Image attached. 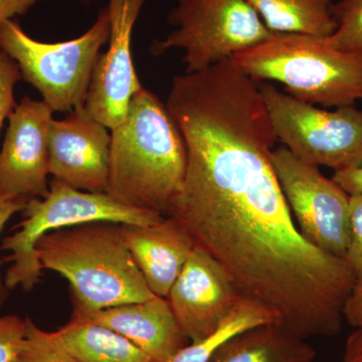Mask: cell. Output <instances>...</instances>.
Listing matches in <instances>:
<instances>
[{"mask_svg": "<svg viewBox=\"0 0 362 362\" xmlns=\"http://www.w3.org/2000/svg\"><path fill=\"white\" fill-rule=\"evenodd\" d=\"M277 141L270 121L252 112L197 124L185 139L187 175L169 216L281 326L305 340L335 337L357 277L298 230L272 165Z\"/></svg>", "mask_w": 362, "mask_h": 362, "instance_id": "1", "label": "cell"}, {"mask_svg": "<svg viewBox=\"0 0 362 362\" xmlns=\"http://www.w3.org/2000/svg\"><path fill=\"white\" fill-rule=\"evenodd\" d=\"M111 131L106 194L124 206L169 216L185 185L187 152L166 105L143 87Z\"/></svg>", "mask_w": 362, "mask_h": 362, "instance_id": "2", "label": "cell"}, {"mask_svg": "<svg viewBox=\"0 0 362 362\" xmlns=\"http://www.w3.org/2000/svg\"><path fill=\"white\" fill-rule=\"evenodd\" d=\"M42 271L71 285L73 313L86 314L156 296L126 245L120 223L95 221L52 230L35 246Z\"/></svg>", "mask_w": 362, "mask_h": 362, "instance_id": "3", "label": "cell"}, {"mask_svg": "<svg viewBox=\"0 0 362 362\" xmlns=\"http://www.w3.org/2000/svg\"><path fill=\"white\" fill-rule=\"evenodd\" d=\"M230 61L255 82L280 83L307 103L338 108L362 100V54L335 49L322 37L275 33Z\"/></svg>", "mask_w": 362, "mask_h": 362, "instance_id": "4", "label": "cell"}, {"mask_svg": "<svg viewBox=\"0 0 362 362\" xmlns=\"http://www.w3.org/2000/svg\"><path fill=\"white\" fill-rule=\"evenodd\" d=\"M21 213L23 220L14 226L11 235L2 240L0 247L1 251L9 252L4 261L11 265L4 277L8 291L20 287L30 292L42 281V269L35 246L47 233L95 221L149 226L165 216L124 206L107 194L76 189L54 178L49 194L30 199Z\"/></svg>", "mask_w": 362, "mask_h": 362, "instance_id": "5", "label": "cell"}, {"mask_svg": "<svg viewBox=\"0 0 362 362\" xmlns=\"http://www.w3.org/2000/svg\"><path fill=\"white\" fill-rule=\"evenodd\" d=\"M110 16L104 7L94 25L77 39L37 42L18 21L0 23V49L20 66L23 80L39 90L54 112L71 113L84 106L93 71L110 37Z\"/></svg>", "mask_w": 362, "mask_h": 362, "instance_id": "6", "label": "cell"}, {"mask_svg": "<svg viewBox=\"0 0 362 362\" xmlns=\"http://www.w3.org/2000/svg\"><path fill=\"white\" fill-rule=\"evenodd\" d=\"M173 30L151 47L153 56L183 52L185 74L206 70L273 37L247 0H176Z\"/></svg>", "mask_w": 362, "mask_h": 362, "instance_id": "7", "label": "cell"}, {"mask_svg": "<svg viewBox=\"0 0 362 362\" xmlns=\"http://www.w3.org/2000/svg\"><path fill=\"white\" fill-rule=\"evenodd\" d=\"M278 141L294 156L334 171L362 165V110L317 108L269 83L259 86Z\"/></svg>", "mask_w": 362, "mask_h": 362, "instance_id": "8", "label": "cell"}, {"mask_svg": "<svg viewBox=\"0 0 362 362\" xmlns=\"http://www.w3.org/2000/svg\"><path fill=\"white\" fill-rule=\"evenodd\" d=\"M272 165L298 230L310 244L344 259L349 244L350 195L319 166L285 146L274 149Z\"/></svg>", "mask_w": 362, "mask_h": 362, "instance_id": "9", "label": "cell"}, {"mask_svg": "<svg viewBox=\"0 0 362 362\" xmlns=\"http://www.w3.org/2000/svg\"><path fill=\"white\" fill-rule=\"evenodd\" d=\"M166 299L183 334L197 342L220 329L247 298L221 264L195 246Z\"/></svg>", "mask_w": 362, "mask_h": 362, "instance_id": "10", "label": "cell"}, {"mask_svg": "<svg viewBox=\"0 0 362 362\" xmlns=\"http://www.w3.org/2000/svg\"><path fill=\"white\" fill-rule=\"evenodd\" d=\"M146 0H109V47L100 52L93 71L85 108L93 118L114 129L127 116L131 101L142 89L131 52L133 28Z\"/></svg>", "mask_w": 362, "mask_h": 362, "instance_id": "11", "label": "cell"}, {"mask_svg": "<svg viewBox=\"0 0 362 362\" xmlns=\"http://www.w3.org/2000/svg\"><path fill=\"white\" fill-rule=\"evenodd\" d=\"M51 107L23 97L9 116L0 150V199H35L49 192Z\"/></svg>", "mask_w": 362, "mask_h": 362, "instance_id": "12", "label": "cell"}, {"mask_svg": "<svg viewBox=\"0 0 362 362\" xmlns=\"http://www.w3.org/2000/svg\"><path fill=\"white\" fill-rule=\"evenodd\" d=\"M108 128L78 107L61 120L52 119L49 132V171L69 187L106 194L110 169Z\"/></svg>", "mask_w": 362, "mask_h": 362, "instance_id": "13", "label": "cell"}, {"mask_svg": "<svg viewBox=\"0 0 362 362\" xmlns=\"http://www.w3.org/2000/svg\"><path fill=\"white\" fill-rule=\"evenodd\" d=\"M73 316L115 331L154 362H168L189 344L166 298L154 296L146 301L121 304L86 314L73 313Z\"/></svg>", "mask_w": 362, "mask_h": 362, "instance_id": "14", "label": "cell"}, {"mask_svg": "<svg viewBox=\"0 0 362 362\" xmlns=\"http://www.w3.org/2000/svg\"><path fill=\"white\" fill-rule=\"evenodd\" d=\"M121 230L150 291L168 297L195 247L187 226L165 216L154 225H121Z\"/></svg>", "mask_w": 362, "mask_h": 362, "instance_id": "15", "label": "cell"}, {"mask_svg": "<svg viewBox=\"0 0 362 362\" xmlns=\"http://www.w3.org/2000/svg\"><path fill=\"white\" fill-rule=\"evenodd\" d=\"M311 344L277 323L259 324L233 335L209 362H313Z\"/></svg>", "mask_w": 362, "mask_h": 362, "instance_id": "16", "label": "cell"}, {"mask_svg": "<svg viewBox=\"0 0 362 362\" xmlns=\"http://www.w3.org/2000/svg\"><path fill=\"white\" fill-rule=\"evenodd\" d=\"M57 333L81 362H154L127 338L82 317L71 315Z\"/></svg>", "mask_w": 362, "mask_h": 362, "instance_id": "17", "label": "cell"}, {"mask_svg": "<svg viewBox=\"0 0 362 362\" xmlns=\"http://www.w3.org/2000/svg\"><path fill=\"white\" fill-rule=\"evenodd\" d=\"M268 30L273 33H293L329 37L337 30L333 0H247Z\"/></svg>", "mask_w": 362, "mask_h": 362, "instance_id": "18", "label": "cell"}, {"mask_svg": "<svg viewBox=\"0 0 362 362\" xmlns=\"http://www.w3.org/2000/svg\"><path fill=\"white\" fill-rule=\"evenodd\" d=\"M267 323H277V321L270 312L251 300L245 299L220 329L211 337L187 344L168 362H209L216 349L228 338L252 326Z\"/></svg>", "mask_w": 362, "mask_h": 362, "instance_id": "19", "label": "cell"}, {"mask_svg": "<svg viewBox=\"0 0 362 362\" xmlns=\"http://www.w3.org/2000/svg\"><path fill=\"white\" fill-rule=\"evenodd\" d=\"M25 337L18 362H81L58 333L47 332L26 317Z\"/></svg>", "mask_w": 362, "mask_h": 362, "instance_id": "20", "label": "cell"}, {"mask_svg": "<svg viewBox=\"0 0 362 362\" xmlns=\"http://www.w3.org/2000/svg\"><path fill=\"white\" fill-rule=\"evenodd\" d=\"M337 30L326 42L341 51L362 54V0H333Z\"/></svg>", "mask_w": 362, "mask_h": 362, "instance_id": "21", "label": "cell"}, {"mask_svg": "<svg viewBox=\"0 0 362 362\" xmlns=\"http://www.w3.org/2000/svg\"><path fill=\"white\" fill-rule=\"evenodd\" d=\"M349 195V244L344 259L358 278L362 276V194Z\"/></svg>", "mask_w": 362, "mask_h": 362, "instance_id": "22", "label": "cell"}, {"mask_svg": "<svg viewBox=\"0 0 362 362\" xmlns=\"http://www.w3.org/2000/svg\"><path fill=\"white\" fill-rule=\"evenodd\" d=\"M21 80L23 76L18 63L0 49V133L4 121L18 106L14 100V87Z\"/></svg>", "mask_w": 362, "mask_h": 362, "instance_id": "23", "label": "cell"}, {"mask_svg": "<svg viewBox=\"0 0 362 362\" xmlns=\"http://www.w3.org/2000/svg\"><path fill=\"white\" fill-rule=\"evenodd\" d=\"M25 330V318L16 314L0 316V362H18Z\"/></svg>", "mask_w": 362, "mask_h": 362, "instance_id": "24", "label": "cell"}, {"mask_svg": "<svg viewBox=\"0 0 362 362\" xmlns=\"http://www.w3.org/2000/svg\"><path fill=\"white\" fill-rule=\"evenodd\" d=\"M28 202V199H0V233L4 230L7 221L11 220L14 214L23 211ZM0 267H1V263H0ZM8 297L9 291L4 284V279L2 277L1 270H0V307L6 304Z\"/></svg>", "mask_w": 362, "mask_h": 362, "instance_id": "25", "label": "cell"}, {"mask_svg": "<svg viewBox=\"0 0 362 362\" xmlns=\"http://www.w3.org/2000/svg\"><path fill=\"white\" fill-rule=\"evenodd\" d=\"M343 318L354 328L362 326V276L356 279L343 307Z\"/></svg>", "mask_w": 362, "mask_h": 362, "instance_id": "26", "label": "cell"}, {"mask_svg": "<svg viewBox=\"0 0 362 362\" xmlns=\"http://www.w3.org/2000/svg\"><path fill=\"white\" fill-rule=\"evenodd\" d=\"M332 180L349 194H362V165L334 171Z\"/></svg>", "mask_w": 362, "mask_h": 362, "instance_id": "27", "label": "cell"}, {"mask_svg": "<svg viewBox=\"0 0 362 362\" xmlns=\"http://www.w3.org/2000/svg\"><path fill=\"white\" fill-rule=\"evenodd\" d=\"M40 1L49 0H0V23L13 20L14 16H23Z\"/></svg>", "mask_w": 362, "mask_h": 362, "instance_id": "28", "label": "cell"}, {"mask_svg": "<svg viewBox=\"0 0 362 362\" xmlns=\"http://www.w3.org/2000/svg\"><path fill=\"white\" fill-rule=\"evenodd\" d=\"M343 362H362V326L347 338Z\"/></svg>", "mask_w": 362, "mask_h": 362, "instance_id": "29", "label": "cell"}, {"mask_svg": "<svg viewBox=\"0 0 362 362\" xmlns=\"http://www.w3.org/2000/svg\"><path fill=\"white\" fill-rule=\"evenodd\" d=\"M81 1H87V0H81Z\"/></svg>", "mask_w": 362, "mask_h": 362, "instance_id": "30", "label": "cell"}]
</instances>
